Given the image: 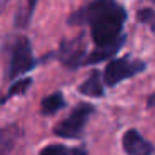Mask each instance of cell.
<instances>
[{
	"label": "cell",
	"mask_w": 155,
	"mask_h": 155,
	"mask_svg": "<svg viewBox=\"0 0 155 155\" xmlns=\"http://www.w3.org/2000/svg\"><path fill=\"white\" fill-rule=\"evenodd\" d=\"M72 20L90 25L92 40L98 48H120L124 44L122 28L127 20V14L117 0H94L84 10L77 12Z\"/></svg>",
	"instance_id": "1"
},
{
	"label": "cell",
	"mask_w": 155,
	"mask_h": 155,
	"mask_svg": "<svg viewBox=\"0 0 155 155\" xmlns=\"http://www.w3.org/2000/svg\"><path fill=\"white\" fill-rule=\"evenodd\" d=\"M35 65L34 52H32L30 40L27 37H17L10 47V57H8V78H20V75L27 74Z\"/></svg>",
	"instance_id": "2"
},
{
	"label": "cell",
	"mask_w": 155,
	"mask_h": 155,
	"mask_svg": "<svg viewBox=\"0 0 155 155\" xmlns=\"http://www.w3.org/2000/svg\"><path fill=\"white\" fill-rule=\"evenodd\" d=\"M145 68H147V65L142 60H134V58L128 57L110 58V62L107 64V67L104 70V82L108 87H115L120 82L143 72Z\"/></svg>",
	"instance_id": "3"
},
{
	"label": "cell",
	"mask_w": 155,
	"mask_h": 155,
	"mask_svg": "<svg viewBox=\"0 0 155 155\" xmlns=\"http://www.w3.org/2000/svg\"><path fill=\"white\" fill-rule=\"evenodd\" d=\"M94 114V107L88 104H82L77 108L72 110V114L68 115L65 120H62L60 124L55 127V135L62 138H78L84 132L85 124L88 122L90 115Z\"/></svg>",
	"instance_id": "4"
},
{
	"label": "cell",
	"mask_w": 155,
	"mask_h": 155,
	"mask_svg": "<svg viewBox=\"0 0 155 155\" xmlns=\"http://www.w3.org/2000/svg\"><path fill=\"white\" fill-rule=\"evenodd\" d=\"M122 147L127 155H155V147L135 128H130L124 134Z\"/></svg>",
	"instance_id": "5"
},
{
	"label": "cell",
	"mask_w": 155,
	"mask_h": 155,
	"mask_svg": "<svg viewBox=\"0 0 155 155\" xmlns=\"http://www.w3.org/2000/svg\"><path fill=\"white\" fill-rule=\"evenodd\" d=\"M60 60L68 67H78L85 60V48L80 40L64 42L60 45Z\"/></svg>",
	"instance_id": "6"
},
{
	"label": "cell",
	"mask_w": 155,
	"mask_h": 155,
	"mask_svg": "<svg viewBox=\"0 0 155 155\" xmlns=\"http://www.w3.org/2000/svg\"><path fill=\"white\" fill-rule=\"evenodd\" d=\"M78 92L85 97H92L97 98L104 95V82H102V75L98 74L97 70L92 72L90 77L87 78L85 82H82L80 87H78Z\"/></svg>",
	"instance_id": "7"
},
{
	"label": "cell",
	"mask_w": 155,
	"mask_h": 155,
	"mask_svg": "<svg viewBox=\"0 0 155 155\" xmlns=\"http://www.w3.org/2000/svg\"><path fill=\"white\" fill-rule=\"evenodd\" d=\"M18 138L17 127H7L0 130V155H10Z\"/></svg>",
	"instance_id": "8"
},
{
	"label": "cell",
	"mask_w": 155,
	"mask_h": 155,
	"mask_svg": "<svg viewBox=\"0 0 155 155\" xmlns=\"http://www.w3.org/2000/svg\"><path fill=\"white\" fill-rule=\"evenodd\" d=\"M64 107H65V98L62 92H55V94L48 95L42 100V114L44 115H54Z\"/></svg>",
	"instance_id": "9"
},
{
	"label": "cell",
	"mask_w": 155,
	"mask_h": 155,
	"mask_svg": "<svg viewBox=\"0 0 155 155\" xmlns=\"http://www.w3.org/2000/svg\"><path fill=\"white\" fill-rule=\"evenodd\" d=\"M32 85V78L30 77H25V78H18V82H15L10 88H8V94H7V98L8 97H14V95H22L28 90V87Z\"/></svg>",
	"instance_id": "10"
},
{
	"label": "cell",
	"mask_w": 155,
	"mask_h": 155,
	"mask_svg": "<svg viewBox=\"0 0 155 155\" xmlns=\"http://www.w3.org/2000/svg\"><path fill=\"white\" fill-rule=\"evenodd\" d=\"M137 18L142 24H147L148 27L155 32V12L152 10V8H142V10H138Z\"/></svg>",
	"instance_id": "11"
},
{
	"label": "cell",
	"mask_w": 155,
	"mask_h": 155,
	"mask_svg": "<svg viewBox=\"0 0 155 155\" xmlns=\"http://www.w3.org/2000/svg\"><path fill=\"white\" fill-rule=\"evenodd\" d=\"M38 155H68V150L64 145H47L42 148Z\"/></svg>",
	"instance_id": "12"
},
{
	"label": "cell",
	"mask_w": 155,
	"mask_h": 155,
	"mask_svg": "<svg viewBox=\"0 0 155 155\" xmlns=\"http://www.w3.org/2000/svg\"><path fill=\"white\" fill-rule=\"evenodd\" d=\"M152 105H155V94L148 98V107H152Z\"/></svg>",
	"instance_id": "13"
}]
</instances>
